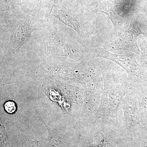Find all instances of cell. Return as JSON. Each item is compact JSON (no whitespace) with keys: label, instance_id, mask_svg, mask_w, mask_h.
Returning a JSON list of instances; mask_svg holds the SVG:
<instances>
[{"label":"cell","instance_id":"cell-5","mask_svg":"<svg viewBox=\"0 0 147 147\" xmlns=\"http://www.w3.org/2000/svg\"><path fill=\"white\" fill-rule=\"evenodd\" d=\"M4 107L6 112L11 114L14 113L16 109V104L13 101H9L6 102Z\"/></svg>","mask_w":147,"mask_h":147},{"label":"cell","instance_id":"cell-4","mask_svg":"<svg viewBox=\"0 0 147 147\" xmlns=\"http://www.w3.org/2000/svg\"><path fill=\"white\" fill-rule=\"evenodd\" d=\"M138 43L140 48V55L142 60L147 63V42L142 36L138 38Z\"/></svg>","mask_w":147,"mask_h":147},{"label":"cell","instance_id":"cell-2","mask_svg":"<svg viewBox=\"0 0 147 147\" xmlns=\"http://www.w3.org/2000/svg\"><path fill=\"white\" fill-rule=\"evenodd\" d=\"M98 55L101 57L108 59L117 63L121 66L131 76L137 75L140 71L139 65L134 58L129 57L126 55H118L109 53L105 49L98 48Z\"/></svg>","mask_w":147,"mask_h":147},{"label":"cell","instance_id":"cell-3","mask_svg":"<svg viewBox=\"0 0 147 147\" xmlns=\"http://www.w3.org/2000/svg\"><path fill=\"white\" fill-rule=\"evenodd\" d=\"M33 31L31 27L26 24L17 26L11 33V43L13 51H17L28 39Z\"/></svg>","mask_w":147,"mask_h":147},{"label":"cell","instance_id":"cell-1","mask_svg":"<svg viewBox=\"0 0 147 147\" xmlns=\"http://www.w3.org/2000/svg\"><path fill=\"white\" fill-rule=\"evenodd\" d=\"M142 34L137 22H131L128 28L113 43V49L128 50L139 54L137 37Z\"/></svg>","mask_w":147,"mask_h":147}]
</instances>
